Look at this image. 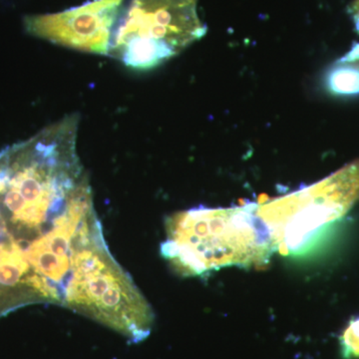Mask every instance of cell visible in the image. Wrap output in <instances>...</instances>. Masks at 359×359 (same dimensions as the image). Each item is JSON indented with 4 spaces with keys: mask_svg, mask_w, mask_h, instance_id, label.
Here are the masks:
<instances>
[{
    "mask_svg": "<svg viewBox=\"0 0 359 359\" xmlns=\"http://www.w3.org/2000/svg\"><path fill=\"white\" fill-rule=\"evenodd\" d=\"M325 87L332 95H359V66L339 62L328 71Z\"/></svg>",
    "mask_w": 359,
    "mask_h": 359,
    "instance_id": "cell-6",
    "label": "cell"
},
{
    "mask_svg": "<svg viewBox=\"0 0 359 359\" xmlns=\"http://www.w3.org/2000/svg\"><path fill=\"white\" fill-rule=\"evenodd\" d=\"M340 62L354 63L359 66V43L355 45L344 57L340 59Z\"/></svg>",
    "mask_w": 359,
    "mask_h": 359,
    "instance_id": "cell-8",
    "label": "cell"
},
{
    "mask_svg": "<svg viewBox=\"0 0 359 359\" xmlns=\"http://www.w3.org/2000/svg\"><path fill=\"white\" fill-rule=\"evenodd\" d=\"M205 33L198 0H124L107 56L133 70L154 69Z\"/></svg>",
    "mask_w": 359,
    "mask_h": 359,
    "instance_id": "cell-2",
    "label": "cell"
},
{
    "mask_svg": "<svg viewBox=\"0 0 359 359\" xmlns=\"http://www.w3.org/2000/svg\"><path fill=\"white\" fill-rule=\"evenodd\" d=\"M351 14L353 16L354 25H355L356 30L359 33V0H355L351 6Z\"/></svg>",
    "mask_w": 359,
    "mask_h": 359,
    "instance_id": "cell-9",
    "label": "cell"
},
{
    "mask_svg": "<svg viewBox=\"0 0 359 359\" xmlns=\"http://www.w3.org/2000/svg\"><path fill=\"white\" fill-rule=\"evenodd\" d=\"M257 207L248 203L175 212L165 222L161 255L183 276H207L226 266H264L276 248Z\"/></svg>",
    "mask_w": 359,
    "mask_h": 359,
    "instance_id": "cell-1",
    "label": "cell"
},
{
    "mask_svg": "<svg viewBox=\"0 0 359 359\" xmlns=\"http://www.w3.org/2000/svg\"><path fill=\"white\" fill-rule=\"evenodd\" d=\"M124 0H93L57 13L25 18L26 32L59 46L107 55L113 28Z\"/></svg>",
    "mask_w": 359,
    "mask_h": 359,
    "instance_id": "cell-4",
    "label": "cell"
},
{
    "mask_svg": "<svg viewBox=\"0 0 359 359\" xmlns=\"http://www.w3.org/2000/svg\"><path fill=\"white\" fill-rule=\"evenodd\" d=\"M25 266L0 218V318L13 313L23 289Z\"/></svg>",
    "mask_w": 359,
    "mask_h": 359,
    "instance_id": "cell-5",
    "label": "cell"
},
{
    "mask_svg": "<svg viewBox=\"0 0 359 359\" xmlns=\"http://www.w3.org/2000/svg\"><path fill=\"white\" fill-rule=\"evenodd\" d=\"M339 340L342 359H359V316L348 321Z\"/></svg>",
    "mask_w": 359,
    "mask_h": 359,
    "instance_id": "cell-7",
    "label": "cell"
},
{
    "mask_svg": "<svg viewBox=\"0 0 359 359\" xmlns=\"http://www.w3.org/2000/svg\"><path fill=\"white\" fill-rule=\"evenodd\" d=\"M359 201V160L327 178L285 197L257 205V212L273 238L276 250L304 249L325 224L344 217Z\"/></svg>",
    "mask_w": 359,
    "mask_h": 359,
    "instance_id": "cell-3",
    "label": "cell"
}]
</instances>
